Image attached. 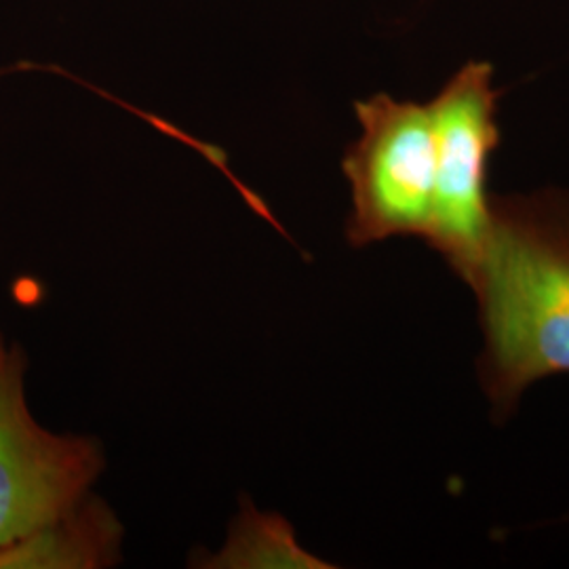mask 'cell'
Here are the masks:
<instances>
[{"label":"cell","mask_w":569,"mask_h":569,"mask_svg":"<svg viewBox=\"0 0 569 569\" xmlns=\"http://www.w3.org/2000/svg\"><path fill=\"white\" fill-rule=\"evenodd\" d=\"M209 568H329L306 552L291 526L277 515H262L247 507L232 523L228 542L220 555L211 557Z\"/></svg>","instance_id":"6"},{"label":"cell","mask_w":569,"mask_h":569,"mask_svg":"<svg viewBox=\"0 0 569 569\" xmlns=\"http://www.w3.org/2000/svg\"><path fill=\"white\" fill-rule=\"evenodd\" d=\"M119 536L112 512L87 496L58 521L0 550V569L110 566L117 559Z\"/></svg>","instance_id":"5"},{"label":"cell","mask_w":569,"mask_h":569,"mask_svg":"<svg viewBox=\"0 0 569 569\" xmlns=\"http://www.w3.org/2000/svg\"><path fill=\"white\" fill-rule=\"evenodd\" d=\"M465 281L479 300V376L500 422L529 385L569 373V192L491 194L488 234Z\"/></svg>","instance_id":"1"},{"label":"cell","mask_w":569,"mask_h":569,"mask_svg":"<svg viewBox=\"0 0 569 569\" xmlns=\"http://www.w3.org/2000/svg\"><path fill=\"white\" fill-rule=\"evenodd\" d=\"M361 136L346 148L352 247L420 237L428 241L435 213L437 152L428 103L376 93L355 103Z\"/></svg>","instance_id":"2"},{"label":"cell","mask_w":569,"mask_h":569,"mask_svg":"<svg viewBox=\"0 0 569 569\" xmlns=\"http://www.w3.org/2000/svg\"><path fill=\"white\" fill-rule=\"evenodd\" d=\"M23 380L26 357L0 333V550L77 509L103 468L98 441L32 418Z\"/></svg>","instance_id":"4"},{"label":"cell","mask_w":569,"mask_h":569,"mask_svg":"<svg viewBox=\"0 0 569 569\" xmlns=\"http://www.w3.org/2000/svg\"><path fill=\"white\" fill-rule=\"evenodd\" d=\"M500 91L488 61H468L432 102L437 180L427 243L467 279L488 234L491 194L489 159L500 143L496 121Z\"/></svg>","instance_id":"3"}]
</instances>
